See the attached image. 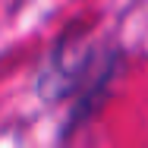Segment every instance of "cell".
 Returning <instances> with one entry per match:
<instances>
[{
    "label": "cell",
    "instance_id": "cell-2",
    "mask_svg": "<svg viewBox=\"0 0 148 148\" xmlns=\"http://www.w3.org/2000/svg\"><path fill=\"white\" fill-rule=\"evenodd\" d=\"M117 63H120V54H104L101 60V66H98V73L88 79V85L76 95V107H73V114H69V123L63 126V136H73L85 120L98 110V104L107 98V91H110V82H114V76H117Z\"/></svg>",
    "mask_w": 148,
    "mask_h": 148
},
{
    "label": "cell",
    "instance_id": "cell-1",
    "mask_svg": "<svg viewBox=\"0 0 148 148\" xmlns=\"http://www.w3.org/2000/svg\"><path fill=\"white\" fill-rule=\"evenodd\" d=\"M104 54L98 57L91 47H82L76 35H63L57 47L47 54L44 69L38 73V95L47 104H57L66 95H79L88 85V79L98 73Z\"/></svg>",
    "mask_w": 148,
    "mask_h": 148
}]
</instances>
